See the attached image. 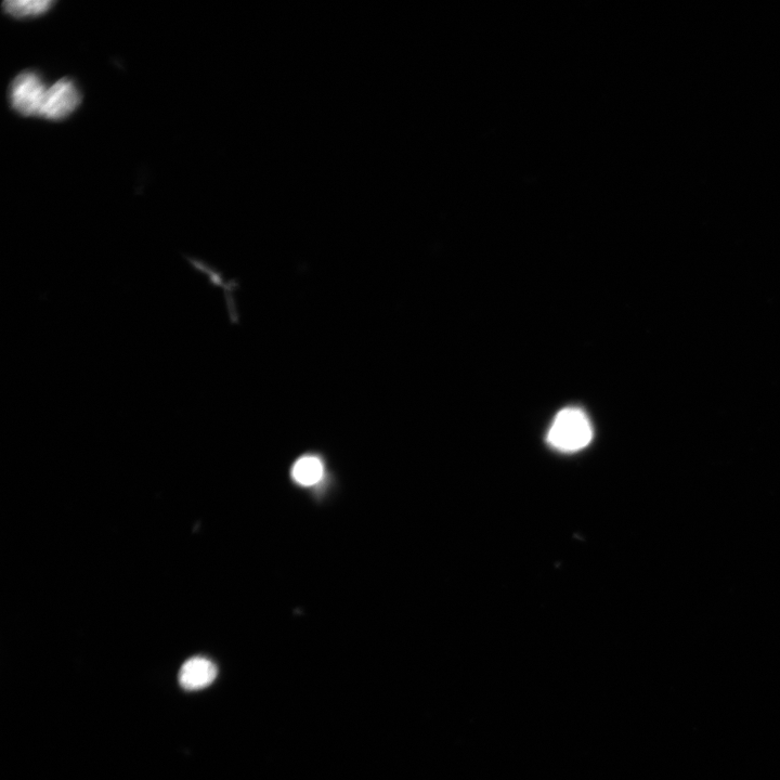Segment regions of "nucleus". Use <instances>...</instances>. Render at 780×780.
Here are the masks:
<instances>
[{"instance_id": "f257e3e1", "label": "nucleus", "mask_w": 780, "mask_h": 780, "mask_svg": "<svg viewBox=\"0 0 780 780\" xmlns=\"http://www.w3.org/2000/svg\"><path fill=\"white\" fill-rule=\"evenodd\" d=\"M593 438L588 415L579 408L559 412L548 433V442L556 450L576 452L588 447Z\"/></svg>"}, {"instance_id": "f03ea898", "label": "nucleus", "mask_w": 780, "mask_h": 780, "mask_svg": "<svg viewBox=\"0 0 780 780\" xmlns=\"http://www.w3.org/2000/svg\"><path fill=\"white\" fill-rule=\"evenodd\" d=\"M49 87L36 71H24L9 87L11 108L23 116H41Z\"/></svg>"}, {"instance_id": "7ed1b4c3", "label": "nucleus", "mask_w": 780, "mask_h": 780, "mask_svg": "<svg viewBox=\"0 0 780 780\" xmlns=\"http://www.w3.org/2000/svg\"><path fill=\"white\" fill-rule=\"evenodd\" d=\"M81 103L82 93L76 83L72 78H61L49 87L41 117L48 121H63L68 119Z\"/></svg>"}, {"instance_id": "20e7f679", "label": "nucleus", "mask_w": 780, "mask_h": 780, "mask_svg": "<svg viewBox=\"0 0 780 780\" xmlns=\"http://www.w3.org/2000/svg\"><path fill=\"white\" fill-rule=\"evenodd\" d=\"M217 667L211 660L202 657L191 658L179 672V683L187 691H199L210 686L217 678Z\"/></svg>"}, {"instance_id": "39448f33", "label": "nucleus", "mask_w": 780, "mask_h": 780, "mask_svg": "<svg viewBox=\"0 0 780 780\" xmlns=\"http://www.w3.org/2000/svg\"><path fill=\"white\" fill-rule=\"evenodd\" d=\"M324 465L317 455H304L292 468V477L298 485L315 486L323 478Z\"/></svg>"}, {"instance_id": "423d86ee", "label": "nucleus", "mask_w": 780, "mask_h": 780, "mask_svg": "<svg viewBox=\"0 0 780 780\" xmlns=\"http://www.w3.org/2000/svg\"><path fill=\"white\" fill-rule=\"evenodd\" d=\"M55 4L51 0H7L3 8L12 18L28 19L45 15Z\"/></svg>"}]
</instances>
